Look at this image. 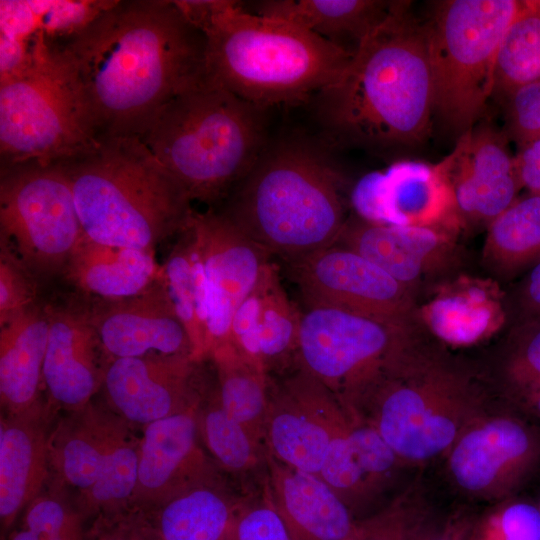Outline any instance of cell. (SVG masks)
<instances>
[{
	"instance_id": "obj_49",
	"label": "cell",
	"mask_w": 540,
	"mask_h": 540,
	"mask_svg": "<svg viewBox=\"0 0 540 540\" xmlns=\"http://www.w3.org/2000/svg\"><path fill=\"white\" fill-rule=\"evenodd\" d=\"M514 161L522 188L540 193V138L519 146Z\"/></svg>"
},
{
	"instance_id": "obj_10",
	"label": "cell",
	"mask_w": 540,
	"mask_h": 540,
	"mask_svg": "<svg viewBox=\"0 0 540 540\" xmlns=\"http://www.w3.org/2000/svg\"><path fill=\"white\" fill-rule=\"evenodd\" d=\"M141 430L97 397L57 415L49 439L50 478L91 521L131 506Z\"/></svg>"
},
{
	"instance_id": "obj_32",
	"label": "cell",
	"mask_w": 540,
	"mask_h": 540,
	"mask_svg": "<svg viewBox=\"0 0 540 540\" xmlns=\"http://www.w3.org/2000/svg\"><path fill=\"white\" fill-rule=\"evenodd\" d=\"M243 497L223 480L193 488L150 511L163 540H227Z\"/></svg>"
},
{
	"instance_id": "obj_15",
	"label": "cell",
	"mask_w": 540,
	"mask_h": 540,
	"mask_svg": "<svg viewBox=\"0 0 540 540\" xmlns=\"http://www.w3.org/2000/svg\"><path fill=\"white\" fill-rule=\"evenodd\" d=\"M446 155L437 163L400 160L363 175L353 186L355 216L373 224L444 229L459 234Z\"/></svg>"
},
{
	"instance_id": "obj_13",
	"label": "cell",
	"mask_w": 540,
	"mask_h": 540,
	"mask_svg": "<svg viewBox=\"0 0 540 540\" xmlns=\"http://www.w3.org/2000/svg\"><path fill=\"white\" fill-rule=\"evenodd\" d=\"M443 459L462 496L494 503L513 498L540 470V424L499 404L471 422Z\"/></svg>"
},
{
	"instance_id": "obj_24",
	"label": "cell",
	"mask_w": 540,
	"mask_h": 540,
	"mask_svg": "<svg viewBox=\"0 0 540 540\" xmlns=\"http://www.w3.org/2000/svg\"><path fill=\"white\" fill-rule=\"evenodd\" d=\"M43 391L57 412L78 409L101 392L109 358L89 316L48 307Z\"/></svg>"
},
{
	"instance_id": "obj_34",
	"label": "cell",
	"mask_w": 540,
	"mask_h": 540,
	"mask_svg": "<svg viewBox=\"0 0 540 540\" xmlns=\"http://www.w3.org/2000/svg\"><path fill=\"white\" fill-rule=\"evenodd\" d=\"M495 400L512 407L540 386V317L514 322L479 365Z\"/></svg>"
},
{
	"instance_id": "obj_40",
	"label": "cell",
	"mask_w": 540,
	"mask_h": 540,
	"mask_svg": "<svg viewBox=\"0 0 540 540\" xmlns=\"http://www.w3.org/2000/svg\"><path fill=\"white\" fill-rule=\"evenodd\" d=\"M434 515L423 485L416 479L383 507L358 519L346 540H415Z\"/></svg>"
},
{
	"instance_id": "obj_21",
	"label": "cell",
	"mask_w": 540,
	"mask_h": 540,
	"mask_svg": "<svg viewBox=\"0 0 540 540\" xmlns=\"http://www.w3.org/2000/svg\"><path fill=\"white\" fill-rule=\"evenodd\" d=\"M459 234L431 227L381 225L346 219L336 245L349 248L417 294L422 284L458 261Z\"/></svg>"
},
{
	"instance_id": "obj_16",
	"label": "cell",
	"mask_w": 540,
	"mask_h": 540,
	"mask_svg": "<svg viewBox=\"0 0 540 540\" xmlns=\"http://www.w3.org/2000/svg\"><path fill=\"white\" fill-rule=\"evenodd\" d=\"M350 423L334 395L302 369L270 383L264 445L277 461L318 475L330 445Z\"/></svg>"
},
{
	"instance_id": "obj_7",
	"label": "cell",
	"mask_w": 540,
	"mask_h": 540,
	"mask_svg": "<svg viewBox=\"0 0 540 540\" xmlns=\"http://www.w3.org/2000/svg\"><path fill=\"white\" fill-rule=\"evenodd\" d=\"M263 110L208 81L170 100L139 138L191 201L214 203L267 146Z\"/></svg>"
},
{
	"instance_id": "obj_46",
	"label": "cell",
	"mask_w": 540,
	"mask_h": 540,
	"mask_svg": "<svg viewBox=\"0 0 540 540\" xmlns=\"http://www.w3.org/2000/svg\"><path fill=\"white\" fill-rule=\"evenodd\" d=\"M506 102L508 132L518 147L540 138V83L518 89Z\"/></svg>"
},
{
	"instance_id": "obj_2",
	"label": "cell",
	"mask_w": 540,
	"mask_h": 540,
	"mask_svg": "<svg viewBox=\"0 0 540 540\" xmlns=\"http://www.w3.org/2000/svg\"><path fill=\"white\" fill-rule=\"evenodd\" d=\"M410 7L395 1L339 79L317 94V118L332 143L386 150L428 138L434 107L427 30Z\"/></svg>"
},
{
	"instance_id": "obj_33",
	"label": "cell",
	"mask_w": 540,
	"mask_h": 540,
	"mask_svg": "<svg viewBox=\"0 0 540 540\" xmlns=\"http://www.w3.org/2000/svg\"><path fill=\"white\" fill-rule=\"evenodd\" d=\"M222 407L264 444L269 402V372L262 362L238 350L229 340L209 354Z\"/></svg>"
},
{
	"instance_id": "obj_31",
	"label": "cell",
	"mask_w": 540,
	"mask_h": 540,
	"mask_svg": "<svg viewBox=\"0 0 540 540\" xmlns=\"http://www.w3.org/2000/svg\"><path fill=\"white\" fill-rule=\"evenodd\" d=\"M161 281L190 338L194 359L203 362L208 359L212 348L208 288L201 242L192 218L178 234L175 245L162 265Z\"/></svg>"
},
{
	"instance_id": "obj_38",
	"label": "cell",
	"mask_w": 540,
	"mask_h": 540,
	"mask_svg": "<svg viewBox=\"0 0 540 540\" xmlns=\"http://www.w3.org/2000/svg\"><path fill=\"white\" fill-rule=\"evenodd\" d=\"M540 83V0H520L501 43L494 95Z\"/></svg>"
},
{
	"instance_id": "obj_22",
	"label": "cell",
	"mask_w": 540,
	"mask_h": 540,
	"mask_svg": "<svg viewBox=\"0 0 540 540\" xmlns=\"http://www.w3.org/2000/svg\"><path fill=\"white\" fill-rule=\"evenodd\" d=\"M410 469L373 426L359 420L332 442L318 476L361 519L383 507L380 503Z\"/></svg>"
},
{
	"instance_id": "obj_14",
	"label": "cell",
	"mask_w": 540,
	"mask_h": 540,
	"mask_svg": "<svg viewBox=\"0 0 540 540\" xmlns=\"http://www.w3.org/2000/svg\"><path fill=\"white\" fill-rule=\"evenodd\" d=\"M306 307H332L396 324L421 323L417 294L359 253L332 245L289 260Z\"/></svg>"
},
{
	"instance_id": "obj_18",
	"label": "cell",
	"mask_w": 540,
	"mask_h": 540,
	"mask_svg": "<svg viewBox=\"0 0 540 540\" xmlns=\"http://www.w3.org/2000/svg\"><path fill=\"white\" fill-rule=\"evenodd\" d=\"M199 404L142 428L131 506L154 510L193 488L224 480L200 438Z\"/></svg>"
},
{
	"instance_id": "obj_45",
	"label": "cell",
	"mask_w": 540,
	"mask_h": 540,
	"mask_svg": "<svg viewBox=\"0 0 540 540\" xmlns=\"http://www.w3.org/2000/svg\"><path fill=\"white\" fill-rule=\"evenodd\" d=\"M31 272L4 246L0 261V323L34 305Z\"/></svg>"
},
{
	"instance_id": "obj_36",
	"label": "cell",
	"mask_w": 540,
	"mask_h": 540,
	"mask_svg": "<svg viewBox=\"0 0 540 540\" xmlns=\"http://www.w3.org/2000/svg\"><path fill=\"white\" fill-rule=\"evenodd\" d=\"M540 259V193L517 198L487 227L482 263L507 278Z\"/></svg>"
},
{
	"instance_id": "obj_9",
	"label": "cell",
	"mask_w": 540,
	"mask_h": 540,
	"mask_svg": "<svg viewBox=\"0 0 540 540\" xmlns=\"http://www.w3.org/2000/svg\"><path fill=\"white\" fill-rule=\"evenodd\" d=\"M97 140L66 68L38 31L27 67L0 79L1 169L57 163Z\"/></svg>"
},
{
	"instance_id": "obj_17",
	"label": "cell",
	"mask_w": 540,
	"mask_h": 540,
	"mask_svg": "<svg viewBox=\"0 0 540 540\" xmlns=\"http://www.w3.org/2000/svg\"><path fill=\"white\" fill-rule=\"evenodd\" d=\"M202 362L185 355L150 354L109 360L102 399L142 429L154 421L197 406L207 383Z\"/></svg>"
},
{
	"instance_id": "obj_23",
	"label": "cell",
	"mask_w": 540,
	"mask_h": 540,
	"mask_svg": "<svg viewBox=\"0 0 540 540\" xmlns=\"http://www.w3.org/2000/svg\"><path fill=\"white\" fill-rule=\"evenodd\" d=\"M89 319L110 360L150 354L185 355L194 359L190 338L161 275L143 293L109 301Z\"/></svg>"
},
{
	"instance_id": "obj_48",
	"label": "cell",
	"mask_w": 540,
	"mask_h": 540,
	"mask_svg": "<svg viewBox=\"0 0 540 540\" xmlns=\"http://www.w3.org/2000/svg\"><path fill=\"white\" fill-rule=\"evenodd\" d=\"M513 309L515 322L540 317V259L516 287L508 310Z\"/></svg>"
},
{
	"instance_id": "obj_25",
	"label": "cell",
	"mask_w": 540,
	"mask_h": 540,
	"mask_svg": "<svg viewBox=\"0 0 540 540\" xmlns=\"http://www.w3.org/2000/svg\"><path fill=\"white\" fill-rule=\"evenodd\" d=\"M58 414L45 396L26 411L1 413V540L49 479V439Z\"/></svg>"
},
{
	"instance_id": "obj_29",
	"label": "cell",
	"mask_w": 540,
	"mask_h": 540,
	"mask_svg": "<svg viewBox=\"0 0 540 540\" xmlns=\"http://www.w3.org/2000/svg\"><path fill=\"white\" fill-rule=\"evenodd\" d=\"M161 269L154 250L100 244L84 235L63 270L82 292L109 302L143 293L159 280Z\"/></svg>"
},
{
	"instance_id": "obj_51",
	"label": "cell",
	"mask_w": 540,
	"mask_h": 540,
	"mask_svg": "<svg viewBox=\"0 0 540 540\" xmlns=\"http://www.w3.org/2000/svg\"><path fill=\"white\" fill-rule=\"evenodd\" d=\"M536 504H537V506H538V509H539V512H540V497H539V499H538V501H537V503H536Z\"/></svg>"
},
{
	"instance_id": "obj_39",
	"label": "cell",
	"mask_w": 540,
	"mask_h": 540,
	"mask_svg": "<svg viewBox=\"0 0 540 540\" xmlns=\"http://www.w3.org/2000/svg\"><path fill=\"white\" fill-rule=\"evenodd\" d=\"M91 524L75 498L49 476L4 540H89Z\"/></svg>"
},
{
	"instance_id": "obj_3",
	"label": "cell",
	"mask_w": 540,
	"mask_h": 540,
	"mask_svg": "<svg viewBox=\"0 0 540 540\" xmlns=\"http://www.w3.org/2000/svg\"><path fill=\"white\" fill-rule=\"evenodd\" d=\"M498 405L477 365L424 330L368 391L359 420L416 469L443 458L471 422Z\"/></svg>"
},
{
	"instance_id": "obj_30",
	"label": "cell",
	"mask_w": 540,
	"mask_h": 540,
	"mask_svg": "<svg viewBox=\"0 0 540 540\" xmlns=\"http://www.w3.org/2000/svg\"><path fill=\"white\" fill-rule=\"evenodd\" d=\"M394 2L265 0L255 4L254 13L293 23L348 52H351L347 44L350 42L355 52L362 40L388 15Z\"/></svg>"
},
{
	"instance_id": "obj_1",
	"label": "cell",
	"mask_w": 540,
	"mask_h": 540,
	"mask_svg": "<svg viewBox=\"0 0 540 540\" xmlns=\"http://www.w3.org/2000/svg\"><path fill=\"white\" fill-rule=\"evenodd\" d=\"M50 43L97 139L140 138L164 105L207 81L206 36L175 1H113Z\"/></svg>"
},
{
	"instance_id": "obj_28",
	"label": "cell",
	"mask_w": 540,
	"mask_h": 540,
	"mask_svg": "<svg viewBox=\"0 0 540 540\" xmlns=\"http://www.w3.org/2000/svg\"><path fill=\"white\" fill-rule=\"evenodd\" d=\"M0 324L1 413L14 414L32 408L44 398L48 307L34 304Z\"/></svg>"
},
{
	"instance_id": "obj_37",
	"label": "cell",
	"mask_w": 540,
	"mask_h": 540,
	"mask_svg": "<svg viewBox=\"0 0 540 540\" xmlns=\"http://www.w3.org/2000/svg\"><path fill=\"white\" fill-rule=\"evenodd\" d=\"M259 358L267 371L283 370L295 362L301 313L288 298L272 263L258 283Z\"/></svg>"
},
{
	"instance_id": "obj_5",
	"label": "cell",
	"mask_w": 540,
	"mask_h": 540,
	"mask_svg": "<svg viewBox=\"0 0 540 540\" xmlns=\"http://www.w3.org/2000/svg\"><path fill=\"white\" fill-rule=\"evenodd\" d=\"M57 164L91 241L154 250L191 221L187 192L138 137H100Z\"/></svg>"
},
{
	"instance_id": "obj_6",
	"label": "cell",
	"mask_w": 540,
	"mask_h": 540,
	"mask_svg": "<svg viewBox=\"0 0 540 540\" xmlns=\"http://www.w3.org/2000/svg\"><path fill=\"white\" fill-rule=\"evenodd\" d=\"M207 81L265 109L334 84L354 54L288 21L224 3L204 30Z\"/></svg>"
},
{
	"instance_id": "obj_19",
	"label": "cell",
	"mask_w": 540,
	"mask_h": 540,
	"mask_svg": "<svg viewBox=\"0 0 540 540\" xmlns=\"http://www.w3.org/2000/svg\"><path fill=\"white\" fill-rule=\"evenodd\" d=\"M450 159V180L464 229L488 227L522 188L504 133L477 124L459 136Z\"/></svg>"
},
{
	"instance_id": "obj_12",
	"label": "cell",
	"mask_w": 540,
	"mask_h": 540,
	"mask_svg": "<svg viewBox=\"0 0 540 540\" xmlns=\"http://www.w3.org/2000/svg\"><path fill=\"white\" fill-rule=\"evenodd\" d=\"M3 245L31 273L64 269L84 233L73 192L57 163L1 169Z\"/></svg>"
},
{
	"instance_id": "obj_35",
	"label": "cell",
	"mask_w": 540,
	"mask_h": 540,
	"mask_svg": "<svg viewBox=\"0 0 540 540\" xmlns=\"http://www.w3.org/2000/svg\"><path fill=\"white\" fill-rule=\"evenodd\" d=\"M197 419L202 443L222 473L242 483L266 477L265 445L222 407L216 384L207 385Z\"/></svg>"
},
{
	"instance_id": "obj_41",
	"label": "cell",
	"mask_w": 540,
	"mask_h": 540,
	"mask_svg": "<svg viewBox=\"0 0 540 540\" xmlns=\"http://www.w3.org/2000/svg\"><path fill=\"white\" fill-rule=\"evenodd\" d=\"M471 540H540L537 504L516 497L495 503L477 518Z\"/></svg>"
},
{
	"instance_id": "obj_26",
	"label": "cell",
	"mask_w": 540,
	"mask_h": 540,
	"mask_svg": "<svg viewBox=\"0 0 540 540\" xmlns=\"http://www.w3.org/2000/svg\"><path fill=\"white\" fill-rule=\"evenodd\" d=\"M508 299L494 278L460 274L437 283L418 305L425 330L444 346L469 347L487 341L508 319Z\"/></svg>"
},
{
	"instance_id": "obj_42",
	"label": "cell",
	"mask_w": 540,
	"mask_h": 540,
	"mask_svg": "<svg viewBox=\"0 0 540 540\" xmlns=\"http://www.w3.org/2000/svg\"><path fill=\"white\" fill-rule=\"evenodd\" d=\"M227 540H293L272 502L266 480L259 491L243 497Z\"/></svg>"
},
{
	"instance_id": "obj_43",
	"label": "cell",
	"mask_w": 540,
	"mask_h": 540,
	"mask_svg": "<svg viewBox=\"0 0 540 540\" xmlns=\"http://www.w3.org/2000/svg\"><path fill=\"white\" fill-rule=\"evenodd\" d=\"M39 31L50 41L67 38L89 24L113 1H30Z\"/></svg>"
},
{
	"instance_id": "obj_4",
	"label": "cell",
	"mask_w": 540,
	"mask_h": 540,
	"mask_svg": "<svg viewBox=\"0 0 540 540\" xmlns=\"http://www.w3.org/2000/svg\"><path fill=\"white\" fill-rule=\"evenodd\" d=\"M344 179L324 147L266 146L220 212L266 252L288 261L332 246L346 222Z\"/></svg>"
},
{
	"instance_id": "obj_47",
	"label": "cell",
	"mask_w": 540,
	"mask_h": 540,
	"mask_svg": "<svg viewBox=\"0 0 540 540\" xmlns=\"http://www.w3.org/2000/svg\"><path fill=\"white\" fill-rule=\"evenodd\" d=\"M477 518L465 508L444 518L434 515L415 540H471Z\"/></svg>"
},
{
	"instance_id": "obj_44",
	"label": "cell",
	"mask_w": 540,
	"mask_h": 540,
	"mask_svg": "<svg viewBox=\"0 0 540 540\" xmlns=\"http://www.w3.org/2000/svg\"><path fill=\"white\" fill-rule=\"evenodd\" d=\"M89 540H163L150 510L130 506L97 516Z\"/></svg>"
},
{
	"instance_id": "obj_50",
	"label": "cell",
	"mask_w": 540,
	"mask_h": 540,
	"mask_svg": "<svg viewBox=\"0 0 540 540\" xmlns=\"http://www.w3.org/2000/svg\"><path fill=\"white\" fill-rule=\"evenodd\" d=\"M540 424V386L508 408Z\"/></svg>"
},
{
	"instance_id": "obj_8",
	"label": "cell",
	"mask_w": 540,
	"mask_h": 540,
	"mask_svg": "<svg viewBox=\"0 0 540 540\" xmlns=\"http://www.w3.org/2000/svg\"><path fill=\"white\" fill-rule=\"evenodd\" d=\"M519 1H440L425 22L434 115L459 136L494 96L500 46Z\"/></svg>"
},
{
	"instance_id": "obj_27",
	"label": "cell",
	"mask_w": 540,
	"mask_h": 540,
	"mask_svg": "<svg viewBox=\"0 0 540 540\" xmlns=\"http://www.w3.org/2000/svg\"><path fill=\"white\" fill-rule=\"evenodd\" d=\"M266 484L293 540H346L358 519L318 475L287 466L266 451Z\"/></svg>"
},
{
	"instance_id": "obj_20",
	"label": "cell",
	"mask_w": 540,
	"mask_h": 540,
	"mask_svg": "<svg viewBox=\"0 0 540 540\" xmlns=\"http://www.w3.org/2000/svg\"><path fill=\"white\" fill-rule=\"evenodd\" d=\"M192 223L203 252L213 348L228 340L233 315L271 264L270 254L242 234L220 212L194 211Z\"/></svg>"
},
{
	"instance_id": "obj_11",
	"label": "cell",
	"mask_w": 540,
	"mask_h": 540,
	"mask_svg": "<svg viewBox=\"0 0 540 540\" xmlns=\"http://www.w3.org/2000/svg\"><path fill=\"white\" fill-rule=\"evenodd\" d=\"M424 327L396 324L332 307L301 314L295 356L302 369L358 421L363 399L404 347Z\"/></svg>"
}]
</instances>
